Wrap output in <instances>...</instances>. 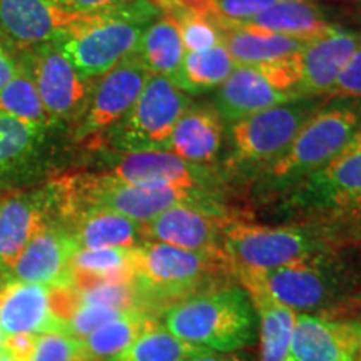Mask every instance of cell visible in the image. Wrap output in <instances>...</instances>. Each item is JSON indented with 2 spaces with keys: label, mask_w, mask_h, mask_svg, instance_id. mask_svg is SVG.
<instances>
[{
  "label": "cell",
  "mask_w": 361,
  "mask_h": 361,
  "mask_svg": "<svg viewBox=\"0 0 361 361\" xmlns=\"http://www.w3.org/2000/svg\"><path fill=\"white\" fill-rule=\"evenodd\" d=\"M59 211L78 214L87 209H107L147 223L174 206H192L211 213L226 214L223 192L213 189L183 186H141L117 180L112 176L79 174L54 183Z\"/></svg>",
  "instance_id": "cell-1"
},
{
  "label": "cell",
  "mask_w": 361,
  "mask_h": 361,
  "mask_svg": "<svg viewBox=\"0 0 361 361\" xmlns=\"http://www.w3.org/2000/svg\"><path fill=\"white\" fill-rule=\"evenodd\" d=\"M161 17L149 0H133L106 11L75 16L54 39L80 78L94 80L134 56L144 30Z\"/></svg>",
  "instance_id": "cell-2"
},
{
  "label": "cell",
  "mask_w": 361,
  "mask_h": 361,
  "mask_svg": "<svg viewBox=\"0 0 361 361\" xmlns=\"http://www.w3.org/2000/svg\"><path fill=\"white\" fill-rule=\"evenodd\" d=\"M361 130V97H328L278 162L255 180L258 196L283 197L328 166Z\"/></svg>",
  "instance_id": "cell-3"
},
{
  "label": "cell",
  "mask_w": 361,
  "mask_h": 361,
  "mask_svg": "<svg viewBox=\"0 0 361 361\" xmlns=\"http://www.w3.org/2000/svg\"><path fill=\"white\" fill-rule=\"evenodd\" d=\"M164 328L197 348L233 353L255 340V310L250 295L241 288L207 290L169 306Z\"/></svg>",
  "instance_id": "cell-4"
},
{
  "label": "cell",
  "mask_w": 361,
  "mask_h": 361,
  "mask_svg": "<svg viewBox=\"0 0 361 361\" xmlns=\"http://www.w3.org/2000/svg\"><path fill=\"white\" fill-rule=\"evenodd\" d=\"M283 209L314 218L335 247L361 228V130L324 166L281 197Z\"/></svg>",
  "instance_id": "cell-5"
},
{
  "label": "cell",
  "mask_w": 361,
  "mask_h": 361,
  "mask_svg": "<svg viewBox=\"0 0 361 361\" xmlns=\"http://www.w3.org/2000/svg\"><path fill=\"white\" fill-rule=\"evenodd\" d=\"M328 97H298L231 124V152L221 171L226 183H255L284 156Z\"/></svg>",
  "instance_id": "cell-6"
},
{
  "label": "cell",
  "mask_w": 361,
  "mask_h": 361,
  "mask_svg": "<svg viewBox=\"0 0 361 361\" xmlns=\"http://www.w3.org/2000/svg\"><path fill=\"white\" fill-rule=\"evenodd\" d=\"M233 273L224 251H189L164 243L144 241L134 250L135 300L171 303L207 291L216 278Z\"/></svg>",
  "instance_id": "cell-7"
},
{
  "label": "cell",
  "mask_w": 361,
  "mask_h": 361,
  "mask_svg": "<svg viewBox=\"0 0 361 361\" xmlns=\"http://www.w3.org/2000/svg\"><path fill=\"white\" fill-rule=\"evenodd\" d=\"M250 298L264 296L293 311L316 310L358 293L353 276L336 250L269 271H239Z\"/></svg>",
  "instance_id": "cell-8"
},
{
  "label": "cell",
  "mask_w": 361,
  "mask_h": 361,
  "mask_svg": "<svg viewBox=\"0 0 361 361\" xmlns=\"http://www.w3.org/2000/svg\"><path fill=\"white\" fill-rule=\"evenodd\" d=\"M223 250L233 273L269 271L301 263L335 250L331 234L322 224L268 226L231 219L224 229Z\"/></svg>",
  "instance_id": "cell-9"
},
{
  "label": "cell",
  "mask_w": 361,
  "mask_h": 361,
  "mask_svg": "<svg viewBox=\"0 0 361 361\" xmlns=\"http://www.w3.org/2000/svg\"><path fill=\"white\" fill-rule=\"evenodd\" d=\"M192 101L164 75H151L128 114L92 147L107 146L121 154L169 151L178 121Z\"/></svg>",
  "instance_id": "cell-10"
},
{
  "label": "cell",
  "mask_w": 361,
  "mask_h": 361,
  "mask_svg": "<svg viewBox=\"0 0 361 361\" xmlns=\"http://www.w3.org/2000/svg\"><path fill=\"white\" fill-rule=\"evenodd\" d=\"M16 62L32 79L45 114L54 126L79 119L96 79L80 78L54 42L25 49Z\"/></svg>",
  "instance_id": "cell-11"
},
{
  "label": "cell",
  "mask_w": 361,
  "mask_h": 361,
  "mask_svg": "<svg viewBox=\"0 0 361 361\" xmlns=\"http://www.w3.org/2000/svg\"><path fill=\"white\" fill-rule=\"evenodd\" d=\"M151 78L141 61L130 56L94 80L82 114L75 121L74 137L79 142L99 141L128 114Z\"/></svg>",
  "instance_id": "cell-12"
},
{
  "label": "cell",
  "mask_w": 361,
  "mask_h": 361,
  "mask_svg": "<svg viewBox=\"0 0 361 361\" xmlns=\"http://www.w3.org/2000/svg\"><path fill=\"white\" fill-rule=\"evenodd\" d=\"M106 174L141 186H183L221 191L226 180L214 166L192 164L169 151L128 152L112 162Z\"/></svg>",
  "instance_id": "cell-13"
},
{
  "label": "cell",
  "mask_w": 361,
  "mask_h": 361,
  "mask_svg": "<svg viewBox=\"0 0 361 361\" xmlns=\"http://www.w3.org/2000/svg\"><path fill=\"white\" fill-rule=\"evenodd\" d=\"M54 209H59L54 184L0 200V269H12L35 234L52 224Z\"/></svg>",
  "instance_id": "cell-14"
},
{
  "label": "cell",
  "mask_w": 361,
  "mask_h": 361,
  "mask_svg": "<svg viewBox=\"0 0 361 361\" xmlns=\"http://www.w3.org/2000/svg\"><path fill=\"white\" fill-rule=\"evenodd\" d=\"M360 47V32L333 24L322 35L306 42L298 56V94L303 97H328L338 75Z\"/></svg>",
  "instance_id": "cell-15"
},
{
  "label": "cell",
  "mask_w": 361,
  "mask_h": 361,
  "mask_svg": "<svg viewBox=\"0 0 361 361\" xmlns=\"http://www.w3.org/2000/svg\"><path fill=\"white\" fill-rule=\"evenodd\" d=\"M231 219L228 214L200 207L174 206L142 223V236L144 241L164 243L189 251H224V229Z\"/></svg>",
  "instance_id": "cell-16"
},
{
  "label": "cell",
  "mask_w": 361,
  "mask_h": 361,
  "mask_svg": "<svg viewBox=\"0 0 361 361\" xmlns=\"http://www.w3.org/2000/svg\"><path fill=\"white\" fill-rule=\"evenodd\" d=\"M78 251L79 246L71 231L49 224L35 234L8 274L16 281L49 288H71L72 259Z\"/></svg>",
  "instance_id": "cell-17"
},
{
  "label": "cell",
  "mask_w": 361,
  "mask_h": 361,
  "mask_svg": "<svg viewBox=\"0 0 361 361\" xmlns=\"http://www.w3.org/2000/svg\"><path fill=\"white\" fill-rule=\"evenodd\" d=\"M74 17L59 0H0V44L22 52L54 42Z\"/></svg>",
  "instance_id": "cell-18"
},
{
  "label": "cell",
  "mask_w": 361,
  "mask_h": 361,
  "mask_svg": "<svg viewBox=\"0 0 361 361\" xmlns=\"http://www.w3.org/2000/svg\"><path fill=\"white\" fill-rule=\"evenodd\" d=\"M361 323L333 322L322 316H296L286 361H356Z\"/></svg>",
  "instance_id": "cell-19"
},
{
  "label": "cell",
  "mask_w": 361,
  "mask_h": 361,
  "mask_svg": "<svg viewBox=\"0 0 361 361\" xmlns=\"http://www.w3.org/2000/svg\"><path fill=\"white\" fill-rule=\"evenodd\" d=\"M0 331L11 335L66 333L54 305V288L11 279L0 288Z\"/></svg>",
  "instance_id": "cell-20"
},
{
  "label": "cell",
  "mask_w": 361,
  "mask_h": 361,
  "mask_svg": "<svg viewBox=\"0 0 361 361\" xmlns=\"http://www.w3.org/2000/svg\"><path fill=\"white\" fill-rule=\"evenodd\" d=\"M298 97L301 96L279 89L263 67L236 66L231 75L219 85L214 109L224 124L231 126Z\"/></svg>",
  "instance_id": "cell-21"
},
{
  "label": "cell",
  "mask_w": 361,
  "mask_h": 361,
  "mask_svg": "<svg viewBox=\"0 0 361 361\" xmlns=\"http://www.w3.org/2000/svg\"><path fill=\"white\" fill-rule=\"evenodd\" d=\"M224 123L213 106L191 104L171 135L169 152L192 164L211 166L223 146Z\"/></svg>",
  "instance_id": "cell-22"
},
{
  "label": "cell",
  "mask_w": 361,
  "mask_h": 361,
  "mask_svg": "<svg viewBox=\"0 0 361 361\" xmlns=\"http://www.w3.org/2000/svg\"><path fill=\"white\" fill-rule=\"evenodd\" d=\"M221 27L223 45L236 66L274 64L298 56L306 45V40L233 24L224 19H221Z\"/></svg>",
  "instance_id": "cell-23"
},
{
  "label": "cell",
  "mask_w": 361,
  "mask_h": 361,
  "mask_svg": "<svg viewBox=\"0 0 361 361\" xmlns=\"http://www.w3.org/2000/svg\"><path fill=\"white\" fill-rule=\"evenodd\" d=\"M52 128L0 114V183L20 179L35 169Z\"/></svg>",
  "instance_id": "cell-24"
},
{
  "label": "cell",
  "mask_w": 361,
  "mask_h": 361,
  "mask_svg": "<svg viewBox=\"0 0 361 361\" xmlns=\"http://www.w3.org/2000/svg\"><path fill=\"white\" fill-rule=\"evenodd\" d=\"M71 234L79 250L135 247L144 243L141 223L107 209H87L75 214Z\"/></svg>",
  "instance_id": "cell-25"
},
{
  "label": "cell",
  "mask_w": 361,
  "mask_h": 361,
  "mask_svg": "<svg viewBox=\"0 0 361 361\" xmlns=\"http://www.w3.org/2000/svg\"><path fill=\"white\" fill-rule=\"evenodd\" d=\"M241 25L308 42L322 35L331 24L316 0H278L255 19Z\"/></svg>",
  "instance_id": "cell-26"
},
{
  "label": "cell",
  "mask_w": 361,
  "mask_h": 361,
  "mask_svg": "<svg viewBox=\"0 0 361 361\" xmlns=\"http://www.w3.org/2000/svg\"><path fill=\"white\" fill-rule=\"evenodd\" d=\"M184 51L179 27L168 16L156 19L144 30L134 56L142 62L151 75H164L173 82L183 64Z\"/></svg>",
  "instance_id": "cell-27"
},
{
  "label": "cell",
  "mask_w": 361,
  "mask_h": 361,
  "mask_svg": "<svg viewBox=\"0 0 361 361\" xmlns=\"http://www.w3.org/2000/svg\"><path fill=\"white\" fill-rule=\"evenodd\" d=\"M135 247L79 250L72 259V288L79 290L102 281L130 283Z\"/></svg>",
  "instance_id": "cell-28"
},
{
  "label": "cell",
  "mask_w": 361,
  "mask_h": 361,
  "mask_svg": "<svg viewBox=\"0 0 361 361\" xmlns=\"http://www.w3.org/2000/svg\"><path fill=\"white\" fill-rule=\"evenodd\" d=\"M152 322L139 308L121 313L90 335L80 338L85 361H114Z\"/></svg>",
  "instance_id": "cell-29"
},
{
  "label": "cell",
  "mask_w": 361,
  "mask_h": 361,
  "mask_svg": "<svg viewBox=\"0 0 361 361\" xmlns=\"http://www.w3.org/2000/svg\"><path fill=\"white\" fill-rule=\"evenodd\" d=\"M234 69L236 64L224 45H214L206 51L184 54L173 84L183 92L202 94L223 84Z\"/></svg>",
  "instance_id": "cell-30"
},
{
  "label": "cell",
  "mask_w": 361,
  "mask_h": 361,
  "mask_svg": "<svg viewBox=\"0 0 361 361\" xmlns=\"http://www.w3.org/2000/svg\"><path fill=\"white\" fill-rule=\"evenodd\" d=\"M204 353L213 351L189 345L164 326L151 323L114 361H188Z\"/></svg>",
  "instance_id": "cell-31"
},
{
  "label": "cell",
  "mask_w": 361,
  "mask_h": 361,
  "mask_svg": "<svg viewBox=\"0 0 361 361\" xmlns=\"http://www.w3.org/2000/svg\"><path fill=\"white\" fill-rule=\"evenodd\" d=\"M251 303L259 314L261 361H286L296 311L264 296L251 298Z\"/></svg>",
  "instance_id": "cell-32"
},
{
  "label": "cell",
  "mask_w": 361,
  "mask_h": 361,
  "mask_svg": "<svg viewBox=\"0 0 361 361\" xmlns=\"http://www.w3.org/2000/svg\"><path fill=\"white\" fill-rule=\"evenodd\" d=\"M0 114L27 121V123L54 126L45 114L32 79L19 66L11 82L0 90Z\"/></svg>",
  "instance_id": "cell-33"
},
{
  "label": "cell",
  "mask_w": 361,
  "mask_h": 361,
  "mask_svg": "<svg viewBox=\"0 0 361 361\" xmlns=\"http://www.w3.org/2000/svg\"><path fill=\"white\" fill-rule=\"evenodd\" d=\"M161 13L173 19L179 27L180 39L188 52L206 51V49L223 44V29L216 13L201 16V13L188 12L178 7L164 8Z\"/></svg>",
  "instance_id": "cell-34"
},
{
  "label": "cell",
  "mask_w": 361,
  "mask_h": 361,
  "mask_svg": "<svg viewBox=\"0 0 361 361\" xmlns=\"http://www.w3.org/2000/svg\"><path fill=\"white\" fill-rule=\"evenodd\" d=\"M30 361H85L79 338L67 333L52 331L37 335Z\"/></svg>",
  "instance_id": "cell-35"
},
{
  "label": "cell",
  "mask_w": 361,
  "mask_h": 361,
  "mask_svg": "<svg viewBox=\"0 0 361 361\" xmlns=\"http://www.w3.org/2000/svg\"><path fill=\"white\" fill-rule=\"evenodd\" d=\"M121 313H124V311L106 308V306L97 305H84L75 301L74 310H72V313L66 322V333L80 340V338L96 331V329L101 328L102 324L117 318Z\"/></svg>",
  "instance_id": "cell-36"
},
{
  "label": "cell",
  "mask_w": 361,
  "mask_h": 361,
  "mask_svg": "<svg viewBox=\"0 0 361 361\" xmlns=\"http://www.w3.org/2000/svg\"><path fill=\"white\" fill-rule=\"evenodd\" d=\"M278 0H216L214 13L233 24H246Z\"/></svg>",
  "instance_id": "cell-37"
},
{
  "label": "cell",
  "mask_w": 361,
  "mask_h": 361,
  "mask_svg": "<svg viewBox=\"0 0 361 361\" xmlns=\"http://www.w3.org/2000/svg\"><path fill=\"white\" fill-rule=\"evenodd\" d=\"M338 255L346 264V268L353 276L356 286H358V293L361 291V228L348 238H345L340 245L336 246ZM356 293V295H358Z\"/></svg>",
  "instance_id": "cell-38"
},
{
  "label": "cell",
  "mask_w": 361,
  "mask_h": 361,
  "mask_svg": "<svg viewBox=\"0 0 361 361\" xmlns=\"http://www.w3.org/2000/svg\"><path fill=\"white\" fill-rule=\"evenodd\" d=\"M37 343V335H11L4 338L2 351H6L8 356H12L17 361H30Z\"/></svg>",
  "instance_id": "cell-39"
},
{
  "label": "cell",
  "mask_w": 361,
  "mask_h": 361,
  "mask_svg": "<svg viewBox=\"0 0 361 361\" xmlns=\"http://www.w3.org/2000/svg\"><path fill=\"white\" fill-rule=\"evenodd\" d=\"M133 2V0H59L62 8L69 12L71 16H85L99 11H106L117 6Z\"/></svg>",
  "instance_id": "cell-40"
},
{
  "label": "cell",
  "mask_w": 361,
  "mask_h": 361,
  "mask_svg": "<svg viewBox=\"0 0 361 361\" xmlns=\"http://www.w3.org/2000/svg\"><path fill=\"white\" fill-rule=\"evenodd\" d=\"M17 74V62L11 56V52L0 44V90L11 82L13 75Z\"/></svg>",
  "instance_id": "cell-41"
},
{
  "label": "cell",
  "mask_w": 361,
  "mask_h": 361,
  "mask_svg": "<svg viewBox=\"0 0 361 361\" xmlns=\"http://www.w3.org/2000/svg\"><path fill=\"white\" fill-rule=\"evenodd\" d=\"M338 2H340L355 19H358L361 22V0H338Z\"/></svg>",
  "instance_id": "cell-42"
},
{
  "label": "cell",
  "mask_w": 361,
  "mask_h": 361,
  "mask_svg": "<svg viewBox=\"0 0 361 361\" xmlns=\"http://www.w3.org/2000/svg\"><path fill=\"white\" fill-rule=\"evenodd\" d=\"M188 361H234L233 358H228L223 353H204L200 356H194V358Z\"/></svg>",
  "instance_id": "cell-43"
},
{
  "label": "cell",
  "mask_w": 361,
  "mask_h": 361,
  "mask_svg": "<svg viewBox=\"0 0 361 361\" xmlns=\"http://www.w3.org/2000/svg\"><path fill=\"white\" fill-rule=\"evenodd\" d=\"M149 2H152L157 8H159V7H162V6H166V4L173 2V0H149Z\"/></svg>",
  "instance_id": "cell-44"
},
{
  "label": "cell",
  "mask_w": 361,
  "mask_h": 361,
  "mask_svg": "<svg viewBox=\"0 0 361 361\" xmlns=\"http://www.w3.org/2000/svg\"><path fill=\"white\" fill-rule=\"evenodd\" d=\"M0 361H17V360H13L12 356H8L6 351H0Z\"/></svg>",
  "instance_id": "cell-45"
},
{
  "label": "cell",
  "mask_w": 361,
  "mask_h": 361,
  "mask_svg": "<svg viewBox=\"0 0 361 361\" xmlns=\"http://www.w3.org/2000/svg\"><path fill=\"white\" fill-rule=\"evenodd\" d=\"M353 301H356V303H360V305H361V291L358 293V295H355V296H353Z\"/></svg>",
  "instance_id": "cell-46"
},
{
  "label": "cell",
  "mask_w": 361,
  "mask_h": 361,
  "mask_svg": "<svg viewBox=\"0 0 361 361\" xmlns=\"http://www.w3.org/2000/svg\"><path fill=\"white\" fill-rule=\"evenodd\" d=\"M4 338H6V336H4V335H2V331H0V351H2V345H4Z\"/></svg>",
  "instance_id": "cell-47"
},
{
  "label": "cell",
  "mask_w": 361,
  "mask_h": 361,
  "mask_svg": "<svg viewBox=\"0 0 361 361\" xmlns=\"http://www.w3.org/2000/svg\"><path fill=\"white\" fill-rule=\"evenodd\" d=\"M356 361H361V346H360V353H358V360Z\"/></svg>",
  "instance_id": "cell-48"
}]
</instances>
